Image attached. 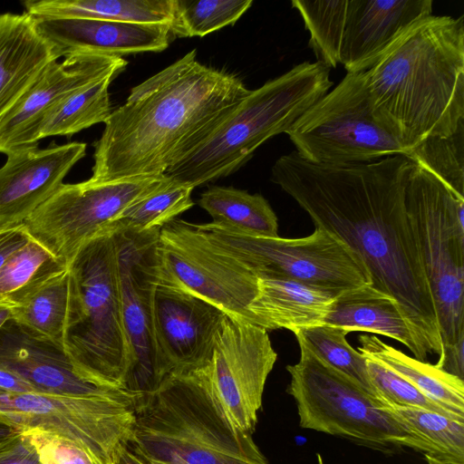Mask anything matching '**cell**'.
I'll return each mask as SVG.
<instances>
[{"instance_id":"3957f363","label":"cell","mask_w":464,"mask_h":464,"mask_svg":"<svg viewBox=\"0 0 464 464\" xmlns=\"http://www.w3.org/2000/svg\"><path fill=\"white\" fill-rule=\"evenodd\" d=\"M375 116L409 151L464 127V17L430 14L366 71Z\"/></svg>"},{"instance_id":"7bdbcfd3","label":"cell","mask_w":464,"mask_h":464,"mask_svg":"<svg viewBox=\"0 0 464 464\" xmlns=\"http://www.w3.org/2000/svg\"><path fill=\"white\" fill-rule=\"evenodd\" d=\"M0 392L7 393H24L35 391L18 375L0 368Z\"/></svg>"},{"instance_id":"cb8c5ba5","label":"cell","mask_w":464,"mask_h":464,"mask_svg":"<svg viewBox=\"0 0 464 464\" xmlns=\"http://www.w3.org/2000/svg\"><path fill=\"white\" fill-rule=\"evenodd\" d=\"M324 324L384 335L404 344L415 359L425 362L428 357L396 301L371 285L341 293Z\"/></svg>"},{"instance_id":"ee69618b","label":"cell","mask_w":464,"mask_h":464,"mask_svg":"<svg viewBox=\"0 0 464 464\" xmlns=\"http://www.w3.org/2000/svg\"><path fill=\"white\" fill-rule=\"evenodd\" d=\"M16 304L7 299H0V330L14 318V310Z\"/></svg>"},{"instance_id":"b9f144b4","label":"cell","mask_w":464,"mask_h":464,"mask_svg":"<svg viewBox=\"0 0 464 464\" xmlns=\"http://www.w3.org/2000/svg\"><path fill=\"white\" fill-rule=\"evenodd\" d=\"M115 464H156L148 458L133 439L125 440L121 446Z\"/></svg>"},{"instance_id":"d590c367","label":"cell","mask_w":464,"mask_h":464,"mask_svg":"<svg viewBox=\"0 0 464 464\" xmlns=\"http://www.w3.org/2000/svg\"><path fill=\"white\" fill-rule=\"evenodd\" d=\"M177 15L173 35L203 37L227 25H233L251 6L252 0H176Z\"/></svg>"},{"instance_id":"f6af8a7d","label":"cell","mask_w":464,"mask_h":464,"mask_svg":"<svg viewBox=\"0 0 464 464\" xmlns=\"http://www.w3.org/2000/svg\"><path fill=\"white\" fill-rule=\"evenodd\" d=\"M19 430H17L16 429L5 424V423H3V422H0V440L5 439L6 437L17 432Z\"/></svg>"},{"instance_id":"d4e9b609","label":"cell","mask_w":464,"mask_h":464,"mask_svg":"<svg viewBox=\"0 0 464 464\" xmlns=\"http://www.w3.org/2000/svg\"><path fill=\"white\" fill-rule=\"evenodd\" d=\"M73 301L72 277L66 266L41 280L20 299L13 321L63 349Z\"/></svg>"},{"instance_id":"5b68a950","label":"cell","mask_w":464,"mask_h":464,"mask_svg":"<svg viewBox=\"0 0 464 464\" xmlns=\"http://www.w3.org/2000/svg\"><path fill=\"white\" fill-rule=\"evenodd\" d=\"M333 84L330 68L318 61L294 66L251 91L200 145L164 175L195 188L234 173L266 140L286 133Z\"/></svg>"},{"instance_id":"4316f807","label":"cell","mask_w":464,"mask_h":464,"mask_svg":"<svg viewBox=\"0 0 464 464\" xmlns=\"http://www.w3.org/2000/svg\"><path fill=\"white\" fill-rule=\"evenodd\" d=\"M358 351L382 362L434 401L464 418V381L410 357L375 335H361Z\"/></svg>"},{"instance_id":"4dcf8cb0","label":"cell","mask_w":464,"mask_h":464,"mask_svg":"<svg viewBox=\"0 0 464 464\" xmlns=\"http://www.w3.org/2000/svg\"><path fill=\"white\" fill-rule=\"evenodd\" d=\"M310 34L309 46L317 61L330 69L340 63L348 0H293Z\"/></svg>"},{"instance_id":"7a4b0ae2","label":"cell","mask_w":464,"mask_h":464,"mask_svg":"<svg viewBox=\"0 0 464 464\" xmlns=\"http://www.w3.org/2000/svg\"><path fill=\"white\" fill-rule=\"evenodd\" d=\"M195 50L133 87L94 144L91 179L162 175L200 145L250 93Z\"/></svg>"},{"instance_id":"277c9868","label":"cell","mask_w":464,"mask_h":464,"mask_svg":"<svg viewBox=\"0 0 464 464\" xmlns=\"http://www.w3.org/2000/svg\"><path fill=\"white\" fill-rule=\"evenodd\" d=\"M205 366L169 374L139 398L134 440L156 464H268L227 419Z\"/></svg>"},{"instance_id":"836d02e7","label":"cell","mask_w":464,"mask_h":464,"mask_svg":"<svg viewBox=\"0 0 464 464\" xmlns=\"http://www.w3.org/2000/svg\"><path fill=\"white\" fill-rule=\"evenodd\" d=\"M406 157L464 200V127L449 137L421 141Z\"/></svg>"},{"instance_id":"30bf717a","label":"cell","mask_w":464,"mask_h":464,"mask_svg":"<svg viewBox=\"0 0 464 464\" xmlns=\"http://www.w3.org/2000/svg\"><path fill=\"white\" fill-rule=\"evenodd\" d=\"M197 227L246 263L257 277H284L336 293L372 285L359 256L342 240L319 228L304 237L285 238L248 235L213 222Z\"/></svg>"},{"instance_id":"e0dca14e","label":"cell","mask_w":464,"mask_h":464,"mask_svg":"<svg viewBox=\"0 0 464 464\" xmlns=\"http://www.w3.org/2000/svg\"><path fill=\"white\" fill-rule=\"evenodd\" d=\"M227 316L203 298L156 279L152 295L153 329L165 378L208 364Z\"/></svg>"},{"instance_id":"f35d334b","label":"cell","mask_w":464,"mask_h":464,"mask_svg":"<svg viewBox=\"0 0 464 464\" xmlns=\"http://www.w3.org/2000/svg\"><path fill=\"white\" fill-rule=\"evenodd\" d=\"M0 464H42L39 456L22 431L0 440Z\"/></svg>"},{"instance_id":"ba28073f","label":"cell","mask_w":464,"mask_h":464,"mask_svg":"<svg viewBox=\"0 0 464 464\" xmlns=\"http://www.w3.org/2000/svg\"><path fill=\"white\" fill-rule=\"evenodd\" d=\"M405 204L434 301L442 346L464 335V200L412 163Z\"/></svg>"},{"instance_id":"d6986e66","label":"cell","mask_w":464,"mask_h":464,"mask_svg":"<svg viewBox=\"0 0 464 464\" xmlns=\"http://www.w3.org/2000/svg\"><path fill=\"white\" fill-rule=\"evenodd\" d=\"M430 14L431 0H348L340 63L347 72L368 71Z\"/></svg>"},{"instance_id":"8992f818","label":"cell","mask_w":464,"mask_h":464,"mask_svg":"<svg viewBox=\"0 0 464 464\" xmlns=\"http://www.w3.org/2000/svg\"><path fill=\"white\" fill-rule=\"evenodd\" d=\"M114 230L113 224L85 244L69 265L74 301L63 350L84 382L104 390H125L130 350Z\"/></svg>"},{"instance_id":"52a82bcc","label":"cell","mask_w":464,"mask_h":464,"mask_svg":"<svg viewBox=\"0 0 464 464\" xmlns=\"http://www.w3.org/2000/svg\"><path fill=\"white\" fill-rule=\"evenodd\" d=\"M300 359L286 370L303 429L376 446H401L436 457L433 449L376 398L299 343Z\"/></svg>"},{"instance_id":"60d3db41","label":"cell","mask_w":464,"mask_h":464,"mask_svg":"<svg viewBox=\"0 0 464 464\" xmlns=\"http://www.w3.org/2000/svg\"><path fill=\"white\" fill-rule=\"evenodd\" d=\"M24 224L0 228V268L19 248L31 240Z\"/></svg>"},{"instance_id":"1f68e13d","label":"cell","mask_w":464,"mask_h":464,"mask_svg":"<svg viewBox=\"0 0 464 464\" xmlns=\"http://www.w3.org/2000/svg\"><path fill=\"white\" fill-rule=\"evenodd\" d=\"M193 189L166 177L159 188L125 208L115 223L137 232L160 229L194 206Z\"/></svg>"},{"instance_id":"9a60e30c","label":"cell","mask_w":464,"mask_h":464,"mask_svg":"<svg viewBox=\"0 0 464 464\" xmlns=\"http://www.w3.org/2000/svg\"><path fill=\"white\" fill-rule=\"evenodd\" d=\"M276 359L267 331L227 316L205 367L218 401L237 430L254 432Z\"/></svg>"},{"instance_id":"f546056e","label":"cell","mask_w":464,"mask_h":464,"mask_svg":"<svg viewBox=\"0 0 464 464\" xmlns=\"http://www.w3.org/2000/svg\"><path fill=\"white\" fill-rule=\"evenodd\" d=\"M294 334L298 343L304 344L324 362L349 377L371 395L382 400L371 382L365 356L347 342L349 332L346 329L320 324Z\"/></svg>"},{"instance_id":"bcb514c9","label":"cell","mask_w":464,"mask_h":464,"mask_svg":"<svg viewBox=\"0 0 464 464\" xmlns=\"http://www.w3.org/2000/svg\"><path fill=\"white\" fill-rule=\"evenodd\" d=\"M425 456V459L428 462V464H454L452 462H450V461H446V460H443V459H437V458H434L430 455H428V454H424Z\"/></svg>"},{"instance_id":"f1b7e54d","label":"cell","mask_w":464,"mask_h":464,"mask_svg":"<svg viewBox=\"0 0 464 464\" xmlns=\"http://www.w3.org/2000/svg\"><path fill=\"white\" fill-rule=\"evenodd\" d=\"M115 77H105L56 106L44 121L39 140L54 135L70 137L94 124L105 123L112 112L109 86Z\"/></svg>"},{"instance_id":"5bb4252c","label":"cell","mask_w":464,"mask_h":464,"mask_svg":"<svg viewBox=\"0 0 464 464\" xmlns=\"http://www.w3.org/2000/svg\"><path fill=\"white\" fill-rule=\"evenodd\" d=\"M114 225L119 246L122 318L130 350L124 389L143 395L155 391L165 379L152 317L160 229L137 232Z\"/></svg>"},{"instance_id":"8fae6325","label":"cell","mask_w":464,"mask_h":464,"mask_svg":"<svg viewBox=\"0 0 464 464\" xmlns=\"http://www.w3.org/2000/svg\"><path fill=\"white\" fill-rule=\"evenodd\" d=\"M141 395L126 390L88 396L0 392V422L17 430L37 427L57 433L115 464L121 446L132 437Z\"/></svg>"},{"instance_id":"8d00e7d4","label":"cell","mask_w":464,"mask_h":464,"mask_svg":"<svg viewBox=\"0 0 464 464\" xmlns=\"http://www.w3.org/2000/svg\"><path fill=\"white\" fill-rule=\"evenodd\" d=\"M363 355L366 358L367 372L371 382L379 396L388 404L401 407L423 408L449 418L464 421V418L426 396L414 385L382 362L371 356Z\"/></svg>"},{"instance_id":"7402d4cb","label":"cell","mask_w":464,"mask_h":464,"mask_svg":"<svg viewBox=\"0 0 464 464\" xmlns=\"http://www.w3.org/2000/svg\"><path fill=\"white\" fill-rule=\"evenodd\" d=\"M58 57L27 13L0 14V119Z\"/></svg>"},{"instance_id":"9c48e42d","label":"cell","mask_w":464,"mask_h":464,"mask_svg":"<svg viewBox=\"0 0 464 464\" xmlns=\"http://www.w3.org/2000/svg\"><path fill=\"white\" fill-rule=\"evenodd\" d=\"M302 159L315 164L367 163L405 155L375 116L366 72H347L286 132Z\"/></svg>"},{"instance_id":"ffe728a7","label":"cell","mask_w":464,"mask_h":464,"mask_svg":"<svg viewBox=\"0 0 464 464\" xmlns=\"http://www.w3.org/2000/svg\"><path fill=\"white\" fill-rule=\"evenodd\" d=\"M40 34L57 57L78 53L119 56L165 50L171 29L167 24L84 18L34 17Z\"/></svg>"},{"instance_id":"2e32d148","label":"cell","mask_w":464,"mask_h":464,"mask_svg":"<svg viewBox=\"0 0 464 464\" xmlns=\"http://www.w3.org/2000/svg\"><path fill=\"white\" fill-rule=\"evenodd\" d=\"M119 56L78 53L49 63L0 119V153L38 147L41 127L61 102L87 86L121 72Z\"/></svg>"},{"instance_id":"7dc6e473","label":"cell","mask_w":464,"mask_h":464,"mask_svg":"<svg viewBox=\"0 0 464 464\" xmlns=\"http://www.w3.org/2000/svg\"><path fill=\"white\" fill-rule=\"evenodd\" d=\"M316 459H317L318 464H324V459L319 453L316 454Z\"/></svg>"},{"instance_id":"c3c4849f","label":"cell","mask_w":464,"mask_h":464,"mask_svg":"<svg viewBox=\"0 0 464 464\" xmlns=\"http://www.w3.org/2000/svg\"></svg>"},{"instance_id":"484cf974","label":"cell","mask_w":464,"mask_h":464,"mask_svg":"<svg viewBox=\"0 0 464 464\" xmlns=\"http://www.w3.org/2000/svg\"><path fill=\"white\" fill-rule=\"evenodd\" d=\"M25 13L34 17L84 18L176 25V0H27Z\"/></svg>"},{"instance_id":"d6a6232c","label":"cell","mask_w":464,"mask_h":464,"mask_svg":"<svg viewBox=\"0 0 464 464\" xmlns=\"http://www.w3.org/2000/svg\"><path fill=\"white\" fill-rule=\"evenodd\" d=\"M389 410L435 451L437 459L464 464V421L419 407L389 405Z\"/></svg>"},{"instance_id":"83f0119b","label":"cell","mask_w":464,"mask_h":464,"mask_svg":"<svg viewBox=\"0 0 464 464\" xmlns=\"http://www.w3.org/2000/svg\"><path fill=\"white\" fill-rule=\"evenodd\" d=\"M198 205L210 215L215 224L248 235L278 237L277 217L260 194L213 186L200 195Z\"/></svg>"},{"instance_id":"e575fe53","label":"cell","mask_w":464,"mask_h":464,"mask_svg":"<svg viewBox=\"0 0 464 464\" xmlns=\"http://www.w3.org/2000/svg\"><path fill=\"white\" fill-rule=\"evenodd\" d=\"M64 267L43 245L31 238L0 268V299L17 304L37 283Z\"/></svg>"},{"instance_id":"7c38bea8","label":"cell","mask_w":464,"mask_h":464,"mask_svg":"<svg viewBox=\"0 0 464 464\" xmlns=\"http://www.w3.org/2000/svg\"><path fill=\"white\" fill-rule=\"evenodd\" d=\"M156 279L203 298L234 319L253 324L248 306L257 291L256 272L208 239L196 224L175 218L160 229Z\"/></svg>"},{"instance_id":"603a6c76","label":"cell","mask_w":464,"mask_h":464,"mask_svg":"<svg viewBox=\"0 0 464 464\" xmlns=\"http://www.w3.org/2000/svg\"><path fill=\"white\" fill-rule=\"evenodd\" d=\"M340 294L284 277L258 276L256 295L248 310L253 324L266 331L284 328L295 333L324 324Z\"/></svg>"},{"instance_id":"44dd1931","label":"cell","mask_w":464,"mask_h":464,"mask_svg":"<svg viewBox=\"0 0 464 464\" xmlns=\"http://www.w3.org/2000/svg\"><path fill=\"white\" fill-rule=\"evenodd\" d=\"M0 368L28 382L35 392L88 396L108 394L81 379L63 349L11 320L0 330Z\"/></svg>"},{"instance_id":"74e56055","label":"cell","mask_w":464,"mask_h":464,"mask_svg":"<svg viewBox=\"0 0 464 464\" xmlns=\"http://www.w3.org/2000/svg\"><path fill=\"white\" fill-rule=\"evenodd\" d=\"M22 431L42 464H107L84 446L57 433L34 427Z\"/></svg>"},{"instance_id":"4fadbf2b","label":"cell","mask_w":464,"mask_h":464,"mask_svg":"<svg viewBox=\"0 0 464 464\" xmlns=\"http://www.w3.org/2000/svg\"><path fill=\"white\" fill-rule=\"evenodd\" d=\"M165 179L162 174L63 184L24 224L32 238L69 266L85 244L111 229L125 208Z\"/></svg>"},{"instance_id":"ac0fdd59","label":"cell","mask_w":464,"mask_h":464,"mask_svg":"<svg viewBox=\"0 0 464 464\" xmlns=\"http://www.w3.org/2000/svg\"><path fill=\"white\" fill-rule=\"evenodd\" d=\"M85 153L86 144L74 141L7 154L0 168V228L24 224Z\"/></svg>"},{"instance_id":"6da1fadb","label":"cell","mask_w":464,"mask_h":464,"mask_svg":"<svg viewBox=\"0 0 464 464\" xmlns=\"http://www.w3.org/2000/svg\"><path fill=\"white\" fill-rule=\"evenodd\" d=\"M411 166L405 155L324 165L293 151L276 160L271 180L308 214L315 228L336 237L359 256L371 285L396 301L425 353L440 355L437 312L405 204Z\"/></svg>"},{"instance_id":"ab89813d","label":"cell","mask_w":464,"mask_h":464,"mask_svg":"<svg viewBox=\"0 0 464 464\" xmlns=\"http://www.w3.org/2000/svg\"><path fill=\"white\" fill-rule=\"evenodd\" d=\"M464 335L451 345L442 346L438 362L439 369L464 381Z\"/></svg>"}]
</instances>
